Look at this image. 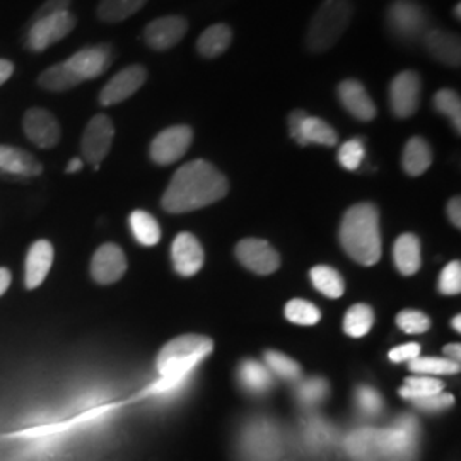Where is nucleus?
<instances>
[{"label":"nucleus","instance_id":"f257e3e1","mask_svg":"<svg viewBox=\"0 0 461 461\" xmlns=\"http://www.w3.org/2000/svg\"><path fill=\"white\" fill-rule=\"evenodd\" d=\"M346 447L356 461H419L420 424L413 415H402L390 428L357 429Z\"/></svg>","mask_w":461,"mask_h":461},{"label":"nucleus","instance_id":"f03ea898","mask_svg":"<svg viewBox=\"0 0 461 461\" xmlns=\"http://www.w3.org/2000/svg\"><path fill=\"white\" fill-rule=\"evenodd\" d=\"M230 192V183L214 165L198 159L183 165L171 178L163 195V209L185 214L219 202Z\"/></svg>","mask_w":461,"mask_h":461},{"label":"nucleus","instance_id":"7ed1b4c3","mask_svg":"<svg viewBox=\"0 0 461 461\" xmlns=\"http://www.w3.org/2000/svg\"><path fill=\"white\" fill-rule=\"evenodd\" d=\"M340 243L357 264H378L383 243L376 205L356 203L347 211L340 226Z\"/></svg>","mask_w":461,"mask_h":461},{"label":"nucleus","instance_id":"20e7f679","mask_svg":"<svg viewBox=\"0 0 461 461\" xmlns=\"http://www.w3.org/2000/svg\"><path fill=\"white\" fill-rule=\"evenodd\" d=\"M214 348V342L203 335H183L167 342L158 356V371L163 376L158 390L169 392L183 384L186 376L194 371L202 359H205Z\"/></svg>","mask_w":461,"mask_h":461},{"label":"nucleus","instance_id":"39448f33","mask_svg":"<svg viewBox=\"0 0 461 461\" xmlns=\"http://www.w3.org/2000/svg\"><path fill=\"white\" fill-rule=\"evenodd\" d=\"M354 16V4L350 0H323L312 17L306 32V49L312 53H325L335 47Z\"/></svg>","mask_w":461,"mask_h":461},{"label":"nucleus","instance_id":"423d86ee","mask_svg":"<svg viewBox=\"0 0 461 461\" xmlns=\"http://www.w3.org/2000/svg\"><path fill=\"white\" fill-rule=\"evenodd\" d=\"M384 23L388 33L407 47L422 43L434 28L428 9L417 0H393L386 9Z\"/></svg>","mask_w":461,"mask_h":461},{"label":"nucleus","instance_id":"0eeeda50","mask_svg":"<svg viewBox=\"0 0 461 461\" xmlns=\"http://www.w3.org/2000/svg\"><path fill=\"white\" fill-rule=\"evenodd\" d=\"M74 28L76 17L68 11L34 19L26 38V49L32 51H43L64 40Z\"/></svg>","mask_w":461,"mask_h":461},{"label":"nucleus","instance_id":"6e6552de","mask_svg":"<svg viewBox=\"0 0 461 461\" xmlns=\"http://www.w3.org/2000/svg\"><path fill=\"white\" fill-rule=\"evenodd\" d=\"M115 137V125L106 115L93 116L86 127L81 139V150L86 163L98 169L103 159L108 156Z\"/></svg>","mask_w":461,"mask_h":461},{"label":"nucleus","instance_id":"1a4fd4ad","mask_svg":"<svg viewBox=\"0 0 461 461\" xmlns=\"http://www.w3.org/2000/svg\"><path fill=\"white\" fill-rule=\"evenodd\" d=\"M287 123L291 137L299 146L320 144L331 148L339 142V135L331 125L321 118L308 115L304 110H294L287 118Z\"/></svg>","mask_w":461,"mask_h":461},{"label":"nucleus","instance_id":"9d476101","mask_svg":"<svg viewBox=\"0 0 461 461\" xmlns=\"http://www.w3.org/2000/svg\"><path fill=\"white\" fill-rule=\"evenodd\" d=\"M390 108L396 118H411L417 113L422 98V79L415 70L396 74L390 84Z\"/></svg>","mask_w":461,"mask_h":461},{"label":"nucleus","instance_id":"9b49d317","mask_svg":"<svg viewBox=\"0 0 461 461\" xmlns=\"http://www.w3.org/2000/svg\"><path fill=\"white\" fill-rule=\"evenodd\" d=\"M194 131L188 125H175L156 135L150 144V159L159 166L180 161L192 146Z\"/></svg>","mask_w":461,"mask_h":461},{"label":"nucleus","instance_id":"f8f14e48","mask_svg":"<svg viewBox=\"0 0 461 461\" xmlns=\"http://www.w3.org/2000/svg\"><path fill=\"white\" fill-rule=\"evenodd\" d=\"M113 59H115L113 47L108 43H101V45H93V47L76 51L70 59H67L64 64L81 83H84V81L96 79L101 74H104L108 67L112 66Z\"/></svg>","mask_w":461,"mask_h":461},{"label":"nucleus","instance_id":"ddd939ff","mask_svg":"<svg viewBox=\"0 0 461 461\" xmlns=\"http://www.w3.org/2000/svg\"><path fill=\"white\" fill-rule=\"evenodd\" d=\"M148 81V70L144 66H129L115 74L99 93L103 106H113L132 98L133 95Z\"/></svg>","mask_w":461,"mask_h":461},{"label":"nucleus","instance_id":"4468645a","mask_svg":"<svg viewBox=\"0 0 461 461\" xmlns=\"http://www.w3.org/2000/svg\"><path fill=\"white\" fill-rule=\"evenodd\" d=\"M23 131L36 148L51 149L60 142L62 131L55 116L45 108H32L23 116Z\"/></svg>","mask_w":461,"mask_h":461},{"label":"nucleus","instance_id":"2eb2a0df","mask_svg":"<svg viewBox=\"0 0 461 461\" xmlns=\"http://www.w3.org/2000/svg\"><path fill=\"white\" fill-rule=\"evenodd\" d=\"M127 272V257L123 249L106 243L96 249L91 260V277L101 285H110L122 279Z\"/></svg>","mask_w":461,"mask_h":461},{"label":"nucleus","instance_id":"dca6fc26","mask_svg":"<svg viewBox=\"0 0 461 461\" xmlns=\"http://www.w3.org/2000/svg\"><path fill=\"white\" fill-rule=\"evenodd\" d=\"M188 32V21L182 16H165L154 19L144 30V40L149 49L156 51L176 47Z\"/></svg>","mask_w":461,"mask_h":461},{"label":"nucleus","instance_id":"f3484780","mask_svg":"<svg viewBox=\"0 0 461 461\" xmlns=\"http://www.w3.org/2000/svg\"><path fill=\"white\" fill-rule=\"evenodd\" d=\"M236 257L241 264L258 276L274 274L279 268L280 258L277 251L264 240H243L236 247Z\"/></svg>","mask_w":461,"mask_h":461},{"label":"nucleus","instance_id":"a211bd4d","mask_svg":"<svg viewBox=\"0 0 461 461\" xmlns=\"http://www.w3.org/2000/svg\"><path fill=\"white\" fill-rule=\"evenodd\" d=\"M337 96H339L340 104L356 120L371 122L373 118H376L378 108L361 81H357V79L342 81L337 87Z\"/></svg>","mask_w":461,"mask_h":461},{"label":"nucleus","instance_id":"6ab92c4d","mask_svg":"<svg viewBox=\"0 0 461 461\" xmlns=\"http://www.w3.org/2000/svg\"><path fill=\"white\" fill-rule=\"evenodd\" d=\"M55 249L49 240H38L28 249L24 264V285L28 291L38 289L50 274Z\"/></svg>","mask_w":461,"mask_h":461},{"label":"nucleus","instance_id":"aec40b11","mask_svg":"<svg viewBox=\"0 0 461 461\" xmlns=\"http://www.w3.org/2000/svg\"><path fill=\"white\" fill-rule=\"evenodd\" d=\"M175 270L183 277H192L203 265V248L190 232H182L175 238L171 247Z\"/></svg>","mask_w":461,"mask_h":461},{"label":"nucleus","instance_id":"412c9836","mask_svg":"<svg viewBox=\"0 0 461 461\" xmlns=\"http://www.w3.org/2000/svg\"><path fill=\"white\" fill-rule=\"evenodd\" d=\"M429 55L446 67H460L461 64V41L458 34L432 28L426 38L422 40Z\"/></svg>","mask_w":461,"mask_h":461},{"label":"nucleus","instance_id":"4be33fe9","mask_svg":"<svg viewBox=\"0 0 461 461\" xmlns=\"http://www.w3.org/2000/svg\"><path fill=\"white\" fill-rule=\"evenodd\" d=\"M0 171L21 178H34L43 173V166L24 149L0 146Z\"/></svg>","mask_w":461,"mask_h":461},{"label":"nucleus","instance_id":"5701e85b","mask_svg":"<svg viewBox=\"0 0 461 461\" xmlns=\"http://www.w3.org/2000/svg\"><path fill=\"white\" fill-rule=\"evenodd\" d=\"M238 383L249 395H265L274 386V375L265 364L247 359L238 367Z\"/></svg>","mask_w":461,"mask_h":461},{"label":"nucleus","instance_id":"b1692460","mask_svg":"<svg viewBox=\"0 0 461 461\" xmlns=\"http://www.w3.org/2000/svg\"><path fill=\"white\" fill-rule=\"evenodd\" d=\"M232 43V30L228 24L219 23L209 26L203 33L198 36L197 51L203 59L221 57Z\"/></svg>","mask_w":461,"mask_h":461},{"label":"nucleus","instance_id":"393cba45","mask_svg":"<svg viewBox=\"0 0 461 461\" xmlns=\"http://www.w3.org/2000/svg\"><path fill=\"white\" fill-rule=\"evenodd\" d=\"M393 257H395L396 268L403 276H413L422 264L419 238L413 234H402L396 240Z\"/></svg>","mask_w":461,"mask_h":461},{"label":"nucleus","instance_id":"a878e982","mask_svg":"<svg viewBox=\"0 0 461 461\" xmlns=\"http://www.w3.org/2000/svg\"><path fill=\"white\" fill-rule=\"evenodd\" d=\"M402 165L407 175L420 176L432 165V150L422 137H412L403 149Z\"/></svg>","mask_w":461,"mask_h":461},{"label":"nucleus","instance_id":"bb28decb","mask_svg":"<svg viewBox=\"0 0 461 461\" xmlns=\"http://www.w3.org/2000/svg\"><path fill=\"white\" fill-rule=\"evenodd\" d=\"M131 230L133 232V238L142 245V247H154L161 240V228L154 215L149 214L146 211H133L131 214Z\"/></svg>","mask_w":461,"mask_h":461},{"label":"nucleus","instance_id":"cd10ccee","mask_svg":"<svg viewBox=\"0 0 461 461\" xmlns=\"http://www.w3.org/2000/svg\"><path fill=\"white\" fill-rule=\"evenodd\" d=\"M148 0H101L98 17L104 23H122L139 13Z\"/></svg>","mask_w":461,"mask_h":461},{"label":"nucleus","instance_id":"c85d7f7f","mask_svg":"<svg viewBox=\"0 0 461 461\" xmlns=\"http://www.w3.org/2000/svg\"><path fill=\"white\" fill-rule=\"evenodd\" d=\"M38 84L47 91L62 93V91H68V89L79 86L81 81L68 70V67L64 62H60V64H55V66L49 67L47 70H43L38 77Z\"/></svg>","mask_w":461,"mask_h":461},{"label":"nucleus","instance_id":"c756f323","mask_svg":"<svg viewBox=\"0 0 461 461\" xmlns=\"http://www.w3.org/2000/svg\"><path fill=\"white\" fill-rule=\"evenodd\" d=\"M312 280H313V285L327 297L331 299H337V297L342 296L344 291H346V285H344V279L342 276L327 265H318L312 270Z\"/></svg>","mask_w":461,"mask_h":461},{"label":"nucleus","instance_id":"7c9ffc66","mask_svg":"<svg viewBox=\"0 0 461 461\" xmlns=\"http://www.w3.org/2000/svg\"><path fill=\"white\" fill-rule=\"evenodd\" d=\"M434 110L441 115L447 116L453 129L461 132V99L460 95L453 89H439L432 99Z\"/></svg>","mask_w":461,"mask_h":461},{"label":"nucleus","instance_id":"2f4dec72","mask_svg":"<svg viewBox=\"0 0 461 461\" xmlns=\"http://www.w3.org/2000/svg\"><path fill=\"white\" fill-rule=\"evenodd\" d=\"M375 325V313L367 304H356L347 312L344 330L347 335L359 339L364 337Z\"/></svg>","mask_w":461,"mask_h":461},{"label":"nucleus","instance_id":"473e14b6","mask_svg":"<svg viewBox=\"0 0 461 461\" xmlns=\"http://www.w3.org/2000/svg\"><path fill=\"white\" fill-rule=\"evenodd\" d=\"M264 361L265 366L268 367V371L274 376H279L280 379L299 381L301 376H303V369H301V366L294 359H291V357H287V356H284L280 352H276V350H267Z\"/></svg>","mask_w":461,"mask_h":461},{"label":"nucleus","instance_id":"72a5a7b5","mask_svg":"<svg viewBox=\"0 0 461 461\" xmlns=\"http://www.w3.org/2000/svg\"><path fill=\"white\" fill-rule=\"evenodd\" d=\"M411 371L422 376H445L460 373V363L443 357H417L409 363Z\"/></svg>","mask_w":461,"mask_h":461},{"label":"nucleus","instance_id":"f704fd0d","mask_svg":"<svg viewBox=\"0 0 461 461\" xmlns=\"http://www.w3.org/2000/svg\"><path fill=\"white\" fill-rule=\"evenodd\" d=\"M330 393L329 383L325 379H304L297 384L296 398L303 407H316Z\"/></svg>","mask_w":461,"mask_h":461},{"label":"nucleus","instance_id":"c9c22d12","mask_svg":"<svg viewBox=\"0 0 461 461\" xmlns=\"http://www.w3.org/2000/svg\"><path fill=\"white\" fill-rule=\"evenodd\" d=\"M445 390V383L432 376H415L405 379V386L400 390V395L407 400H417L424 396L436 395Z\"/></svg>","mask_w":461,"mask_h":461},{"label":"nucleus","instance_id":"e433bc0d","mask_svg":"<svg viewBox=\"0 0 461 461\" xmlns=\"http://www.w3.org/2000/svg\"><path fill=\"white\" fill-rule=\"evenodd\" d=\"M285 318L296 325H304V327H312L316 325L321 318L320 310L314 306L310 301H303V299H294L289 301L285 306Z\"/></svg>","mask_w":461,"mask_h":461},{"label":"nucleus","instance_id":"4c0bfd02","mask_svg":"<svg viewBox=\"0 0 461 461\" xmlns=\"http://www.w3.org/2000/svg\"><path fill=\"white\" fill-rule=\"evenodd\" d=\"M356 407L361 412V415L373 419L378 417L379 413L383 412V398L379 395L378 392L371 386H359L356 390Z\"/></svg>","mask_w":461,"mask_h":461},{"label":"nucleus","instance_id":"58836bf2","mask_svg":"<svg viewBox=\"0 0 461 461\" xmlns=\"http://www.w3.org/2000/svg\"><path fill=\"white\" fill-rule=\"evenodd\" d=\"M364 156H366L364 140L356 137V139L347 140L346 144L339 150V163L348 171H356V169H359V166L363 165Z\"/></svg>","mask_w":461,"mask_h":461},{"label":"nucleus","instance_id":"ea45409f","mask_svg":"<svg viewBox=\"0 0 461 461\" xmlns=\"http://www.w3.org/2000/svg\"><path fill=\"white\" fill-rule=\"evenodd\" d=\"M396 325L409 335H419L430 329V320L428 314L413 310H405L396 316Z\"/></svg>","mask_w":461,"mask_h":461},{"label":"nucleus","instance_id":"a19ab883","mask_svg":"<svg viewBox=\"0 0 461 461\" xmlns=\"http://www.w3.org/2000/svg\"><path fill=\"white\" fill-rule=\"evenodd\" d=\"M439 291L446 296L460 294L461 291V265L460 262H451L445 267L439 277Z\"/></svg>","mask_w":461,"mask_h":461},{"label":"nucleus","instance_id":"79ce46f5","mask_svg":"<svg viewBox=\"0 0 461 461\" xmlns=\"http://www.w3.org/2000/svg\"><path fill=\"white\" fill-rule=\"evenodd\" d=\"M413 405L422 411V412H443L446 409H449L455 403V398L447 393H436V395L424 396V398H417L412 400Z\"/></svg>","mask_w":461,"mask_h":461},{"label":"nucleus","instance_id":"37998d69","mask_svg":"<svg viewBox=\"0 0 461 461\" xmlns=\"http://www.w3.org/2000/svg\"><path fill=\"white\" fill-rule=\"evenodd\" d=\"M417 357H420V346L419 344H405V346L396 347L390 352V359L393 363H411Z\"/></svg>","mask_w":461,"mask_h":461},{"label":"nucleus","instance_id":"c03bdc74","mask_svg":"<svg viewBox=\"0 0 461 461\" xmlns=\"http://www.w3.org/2000/svg\"><path fill=\"white\" fill-rule=\"evenodd\" d=\"M70 2H72V0H47V2H45V4L36 11V16H34V19H40V17L50 16V14H57V13L68 11Z\"/></svg>","mask_w":461,"mask_h":461},{"label":"nucleus","instance_id":"a18cd8bd","mask_svg":"<svg viewBox=\"0 0 461 461\" xmlns=\"http://www.w3.org/2000/svg\"><path fill=\"white\" fill-rule=\"evenodd\" d=\"M447 217L453 226L460 228L461 226V202L460 198H451L447 203Z\"/></svg>","mask_w":461,"mask_h":461},{"label":"nucleus","instance_id":"49530a36","mask_svg":"<svg viewBox=\"0 0 461 461\" xmlns=\"http://www.w3.org/2000/svg\"><path fill=\"white\" fill-rule=\"evenodd\" d=\"M14 74V64L9 62V60H4L0 59V86L9 81V77Z\"/></svg>","mask_w":461,"mask_h":461},{"label":"nucleus","instance_id":"de8ad7c7","mask_svg":"<svg viewBox=\"0 0 461 461\" xmlns=\"http://www.w3.org/2000/svg\"><path fill=\"white\" fill-rule=\"evenodd\" d=\"M13 276L5 267H0V296H4L11 285Z\"/></svg>","mask_w":461,"mask_h":461},{"label":"nucleus","instance_id":"09e8293b","mask_svg":"<svg viewBox=\"0 0 461 461\" xmlns=\"http://www.w3.org/2000/svg\"><path fill=\"white\" fill-rule=\"evenodd\" d=\"M445 354L447 356L449 361H455V363H460L461 357V347L460 344H449L445 347Z\"/></svg>","mask_w":461,"mask_h":461},{"label":"nucleus","instance_id":"8fccbe9b","mask_svg":"<svg viewBox=\"0 0 461 461\" xmlns=\"http://www.w3.org/2000/svg\"><path fill=\"white\" fill-rule=\"evenodd\" d=\"M83 159L81 158H74L68 165H67V173H77V171H81L83 169Z\"/></svg>","mask_w":461,"mask_h":461},{"label":"nucleus","instance_id":"3c124183","mask_svg":"<svg viewBox=\"0 0 461 461\" xmlns=\"http://www.w3.org/2000/svg\"><path fill=\"white\" fill-rule=\"evenodd\" d=\"M453 329L456 330V331H461V318H460V316H455V320H453Z\"/></svg>","mask_w":461,"mask_h":461},{"label":"nucleus","instance_id":"603ef678","mask_svg":"<svg viewBox=\"0 0 461 461\" xmlns=\"http://www.w3.org/2000/svg\"><path fill=\"white\" fill-rule=\"evenodd\" d=\"M453 14H455V17H456V19H460V17H461V4H460V2H458V4H456V7H455V9H453Z\"/></svg>","mask_w":461,"mask_h":461}]
</instances>
